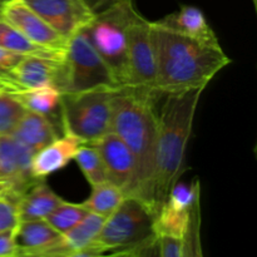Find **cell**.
Returning <instances> with one entry per match:
<instances>
[{
	"label": "cell",
	"mask_w": 257,
	"mask_h": 257,
	"mask_svg": "<svg viewBox=\"0 0 257 257\" xmlns=\"http://www.w3.org/2000/svg\"><path fill=\"white\" fill-rule=\"evenodd\" d=\"M158 256L161 257H186L185 242L181 237L170 233H157Z\"/></svg>",
	"instance_id": "4316f807"
},
{
	"label": "cell",
	"mask_w": 257,
	"mask_h": 257,
	"mask_svg": "<svg viewBox=\"0 0 257 257\" xmlns=\"http://www.w3.org/2000/svg\"><path fill=\"white\" fill-rule=\"evenodd\" d=\"M17 256L14 243V228L0 232V257Z\"/></svg>",
	"instance_id": "f546056e"
},
{
	"label": "cell",
	"mask_w": 257,
	"mask_h": 257,
	"mask_svg": "<svg viewBox=\"0 0 257 257\" xmlns=\"http://www.w3.org/2000/svg\"><path fill=\"white\" fill-rule=\"evenodd\" d=\"M34 153L12 135L0 137V180L12 186L18 200L30 185L38 181L32 173Z\"/></svg>",
	"instance_id": "9a60e30c"
},
{
	"label": "cell",
	"mask_w": 257,
	"mask_h": 257,
	"mask_svg": "<svg viewBox=\"0 0 257 257\" xmlns=\"http://www.w3.org/2000/svg\"><path fill=\"white\" fill-rule=\"evenodd\" d=\"M60 35L70 37L84 29L95 12L84 0H23Z\"/></svg>",
	"instance_id": "8fae6325"
},
{
	"label": "cell",
	"mask_w": 257,
	"mask_h": 257,
	"mask_svg": "<svg viewBox=\"0 0 257 257\" xmlns=\"http://www.w3.org/2000/svg\"><path fill=\"white\" fill-rule=\"evenodd\" d=\"M74 160L92 187L108 181L104 163H103L102 157H100L99 152H98L94 146H80L79 150L75 153Z\"/></svg>",
	"instance_id": "cb8c5ba5"
},
{
	"label": "cell",
	"mask_w": 257,
	"mask_h": 257,
	"mask_svg": "<svg viewBox=\"0 0 257 257\" xmlns=\"http://www.w3.org/2000/svg\"><path fill=\"white\" fill-rule=\"evenodd\" d=\"M27 112L25 105L14 93L0 90V137L13 135Z\"/></svg>",
	"instance_id": "d4e9b609"
},
{
	"label": "cell",
	"mask_w": 257,
	"mask_h": 257,
	"mask_svg": "<svg viewBox=\"0 0 257 257\" xmlns=\"http://www.w3.org/2000/svg\"><path fill=\"white\" fill-rule=\"evenodd\" d=\"M105 217L89 212L79 223L63 233V240L68 248V256H87L88 248L92 246L100 232Z\"/></svg>",
	"instance_id": "44dd1931"
},
{
	"label": "cell",
	"mask_w": 257,
	"mask_h": 257,
	"mask_svg": "<svg viewBox=\"0 0 257 257\" xmlns=\"http://www.w3.org/2000/svg\"><path fill=\"white\" fill-rule=\"evenodd\" d=\"M157 93L123 87L112 100V127L132 152L137 171L136 197L153 211V181L156 172L158 113L155 108ZM156 216V215H155Z\"/></svg>",
	"instance_id": "7a4b0ae2"
},
{
	"label": "cell",
	"mask_w": 257,
	"mask_h": 257,
	"mask_svg": "<svg viewBox=\"0 0 257 257\" xmlns=\"http://www.w3.org/2000/svg\"><path fill=\"white\" fill-rule=\"evenodd\" d=\"M158 23L193 39L201 40L208 44L220 45L216 33L210 27L203 13L196 7L182 5L180 12L167 15L163 19L158 20Z\"/></svg>",
	"instance_id": "ac0fdd59"
},
{
	"label": "cell",
	"mask_w": 257,
	"mask_h": 257,
	"mask_svg": "<svg viewBox=\"0 0 257 257\" xmlns=\"http://www.w3.org/2000/svg\"><path fill=\"white\" fill-rule=\"evenodd\" d=\"M2 18L19 30L30 42L48 49L65 53L67 38L53 29L23 0H9L5 3L2 10Z\"/></svg>",
	"instance_id": "4fadbf2b"
},
{
	"label": "cell",
	"mask_w": 257,
	"mask_h": 257,
	"mask_svg": "<svg viewBox=\"0 0 257 257\" xmlns=\"http://www.w3.org/2000/svg\"><path fill=\"white\" fill-rule=\"evenodd\" d=\"M0 47L22 55H34V57L49 58V59L64 60L65 53L48 49L30 42L27 37L15 29L12 24L0 17Z\"/></svg>",
	"instance_id": "7402d4cb"
},
{
	"label": "cell",
	"mask_w": 257,
	"mask_h": 257,
	"mask_svg": "<svg viewBox=\"0 0 257 257\" xmlns=\"http://www.w3.org/2000/svg\"><path fill=\"white\" fill-rule=\"evenodd\" d=\"M128 87L155 92L156 53L152 40V22L137 9L132 12L127 27ZM158 94V93H157Z\"/></svg>",
	"instance_id": "9c48e42d"
},
{
	"label": "cell",
	"mask_w": 257,
	"mask_h": 257,
	"mask_svg": "<svg viewBox=\"0 0 257 257\" xmlns=\"http://www.w3.org/2000/svg\"><path fill=\"white\" fill-rule=\"evenodd\" d=\"M135 9L133 0H117L95 13L92 22L84 28L92 44L122 87H128L127 27Z\"/></svg>",
	"instance_id": "5b68a950"
},
{
	"label": "cell",
	"mask_w": 257,
	"mask_h": 257,
	"mask_svg": "<svg viewBox=\"0 0 257 257\" xmlns=\"http://www.w3.org/2000/svg\"><path fill=\"white\" fill-rule=\"evenodd\" d=\"M114 92L93 89L62 93L63 133L69 132L84 145H92L110 132Z\"/></svg>",
	"instance_id": "ba28073f"
},
{
	"label": "cell",
	"mask_w": 257,
	"mask_h": 257,
	"mask_svg": "<svg viewBox=\"0 0 257 257\" xmlns=\"http://www.w3.org/2000/svg\"><path fill=\"white\" fill-rule=\"evenodd\" d=\"M125 196L117 186L110 182L93 186L89 197L82 203L89 212L97 213L103 217H109L122 203Z\"/></svg>",
	"instance_id": "603a6c76"
},
{
	"label": "cell",
	"mask_w": 257,
	"mask_h": 257,
	"mask_svg": "<svg viewBox=\"0 0 257 257\" xmlns=\"http://www.w3.org/2000/svg\"><path fill=\"white\" fill-rule=\"evenodd\" d=\"M4 196H12L15 201H18V198L15 197V195L12 191V186L9 185L5 181L0 180V197H4Z\"/></svg>",
	"instance_id": "1f68e13d"
},
{
	"label": "cell",
	"mask_w": 257,
	"mask_h": 257,
	"mask_svg": "<svg viewBox=\"0 0 257 257\" xmlns=\"http://www.w3.org/2000/svg\"><path fill=\"white\" fill-rule=\"evenodd\" d=\"M7 2H9V0H0V17H2V10H3V7H4V4Z\"/></svg>",
	"instance_id": "d6a6232c"
},
{
	"label": "cell",
	"mask_w": 257,
	"mask_h": 257,
	"mask_svg": "<svg viewBox=\"0 0 257 257\" xmlns=\"http://www.w3.org/2000/svg\"><path fill=\"white\" fill-rule=\"evenodd\" d=\"M19 222L17 201L10 196L0 197V232L14 228Z\"/></svg>",
	"instance_id": "83f0119b"
},
{
	"label": "cell",
	"mask_w": 257,
	"mask_h": 257,
	"mask_svg": "<svg viewBox=\"0 0 257 257\" xmlns=\"http://www.w3.org/2000/svg\"><path fill=\"white\" fill-rule=\"evenodd\" d=\"M253 5H255V8H257V0H252Z\"/></svg>",
	"instance_id": "836d02e7"
},
{
	"label": "cell",
	"mask_w": 257,
	"mask_h": 257,
	"mask_svg": "<svg viewBox=\"0 0 257 257\" xmlns=\"http://www.w3.org/2000/svg\"><path fill=\"white\" fill-rule=\"evenodd\" d=\"M24 57L25 55H22L19 53L12 52V50H8L5 48L0 47V84L9 77L10 72L14 69L15 65Z\"/></svg>",
	"instance_id": "f1b7e54d"
},
{
	"label": "cell",
	"mask_w": 257,
	"mask_h": 257,
	"mask_svg": "<svg viewBox=\"0 0 257 257\" xmlns=\"http://www.w3.org/2000/svg\"><path fill=\"white\" fill-rule=\"evenodd\" d=\"M59 128L45 115L28 110L13 132V137L38 152L59 137Z\"/></svg>",
	"instance_id": "d6986e66"
},
{
	"label": "cell",
	"mask_w": 257,
	"mask_h": 257,
	"mask_svg": "<svg viewBox=\"0 0 257 257\" xmlns=\"http://www.w3.org/2000/svg\"><path fill=\"white\" fill-rule=\"evenodd\" d=\"M200 181L177 182L155 217L156 233H170L185 242L186 256H202L200 241Z\"/></svg>",
	"instance_id": "8992f818"
},
{
	"label": "cell",
	"mask_w": 257,
	"mask_h": 257,
	"mask_svg": "<svg viewBox=\"0 0 257 257\" xmlns=\"http://www.w3.org/2000/svg\"><path fill=\"white\" fill-rule=\"evenodd\" d=\"M14 94L28 110L39 113L49 118L59 128L63 135L62 93L59 89L52 85H45V87L19 90V92H14Z\"/></svg>",
	"instance_id": "ffe728a7"
},
{
	"label": "cell",
	"mask_w": 257,
	"mask_h": 257,
	"mask_svg": "<svg viewBox=\"0 0 257 257\" xmlns=\"http://www.w3.org/2000/svg\"><path fill=\"white\" fill-rule=\"evenodd\" d=\"M64 200L47 185L45 180L35 181L18 200L19 221L44 220Z\"/></svg>",
	"instance_id": "e0dca14e"
},
{
	"label": "cell",
	"mask_w": 257,
	"mask_h": 257,
	"mask_svg": "<svg viewBox=\"0 0 257 257\" xmlns=\"http://www.w3.org/2000/svg\"><path fill=\"white\" fill-rule=\"evenodd\" d=\"M0 90H4V89H3V87H2V84H0Z\"/></svg>",
	"instance_id": "e575fe53"
},
{
	"label": "cell",
	"mask_w": 257,
	"mask_h": 257,
	"mask_svg": "<svg viewBox=\"0 0 257 257\" xmlns=\"http://www.w3.org/2000/svg\"><path fill=\"white\" fill-rule=\"evenodd\" d=\"M104 163L108 182L117 186L125 197L137 195V171L132 152L115 133L108 132L92 143Z\"/></svg>",
	"instance_id": "30bf717a"
},
{
	"label": "cell",
	"mask_w": 257,
	"mask_h": 257,
	"mask_svg": "<svg viewBox=\"0 0 257 257\" xmlns=\"http://www.w3.org/2000/svg\"><path fill=\"white\" fill-rule=\"evenodd\" d=\"M62 93L93 89L118 90L123 88L113 70L97 52L85 29L68 39L64 55Z\"/></svg>",
	"instance_id": "52a82bcc"
},
{
	"label": "cell",
	"mask_w": 257,
	"mask_h": 257,
	"mask_svg": "<svg viewBox=\"0 0 257 257\" xmlns=\"http://www.w3.org/2000/svg\"><path fill=\"white\" fill-rule=\"evenodd\" d=\"M84 143L72 133L64 132L62 136L34 153L32 160V173L37 180H45L57 171L67 167L74 160L79 147Z\"/></svg>",
	"instance_id": "2e32d148"
},
{
	"label": "cell",
	"mask_w": 257,
	"mask_h": 257,
	"mask_svg": "<svg viewBox=\"0 0 257 257\" xmlns=\"http://www.w3.org/2000/svg\"><path fill=\"white\" fill-rule=\"evenodd\" d=\"M17 256H68L63 235L45 220L19 221L14 227Z\"/></svg>",
	"instance_id": "5bb4252c"
},
{
	"label": "cell",
	"mask_w": 257,
	"mask_h": 257,
	"mask_svg": "<svg viewBox=\"0 0 257 257\" xmlns=\"http://www.w3.org/2000/svg\"><path fill=\"white\" fill-rule=\"evenodd\" d=\"M84 2L87 3V4L89 5V7L92 8L95 13H97V12H99V10H102L103 8H105V7H108L109 4H112V3L117 2V0H84Z\"/></svg>",
	"instance_id": "4dcf8cb0"
},
{
	"label": "cell",
	"mask_w": 257,
	"mask_h": 257,
	"mask_svg": "<svg viewBox=\"0 0 257 257\" xmlns=\"http://www.w3.org/2000/svg\"><path fill=\"white\" fill-rule=\"evenodd\" d=\"M88 213H89V211L82 203H72L63 201L44 220L63 235L72 227H74L77 223H79Z\"/></svg>",
	"instance_id": "484cf974"
},
{
	"label": "cell",
	"mask_w": 257,
	"mask_h": 257,
	"mask_svg": "<svg viewBox=\"0 0 257 257\" xmlns=\"http://www.w3.org/2000/svg\"><path fill=\"white\" fill-rule=\"evenodd\" d=\"M158 94L205 89L218 72L232 60L221 45L208 44L180 32L152 23Z\"/></svg>",
	"instance_id": "6da1fadb"
},
{
	"label": "cell",
	"mask_w": 257,
	"mask_h": 257,
	"mask_svg": "<svg viewBox=\"0 0 257 257\" xmlns=\"http://www.w3.org/2000/svg\"><path fill=\"white\" fill-rule=\"evenodd\" d=\"M205 89L166 94L158 113L156 172L153 181V211L157 215L173 186L186 170V151L192 135L193 120Z\"/></svg>",
	"instance_id": "3957f363"
},
{
	"label": "cell",
	"mask_w": 257,
	"mask_h": 257,
	"mask_svg": "<svg viewBox=\"0 0 257 257\" xmlns=\"http://www.w3.org/2000/svg\"><path fill=\"white\" fill-rule=\"evenodd\" d=\"M155 217V213L140 198L125 197L117 210L105 218L87 256L158 255Z\"/></svg>",
	"instance_id": "277c9868"
},
{
	"label": "cell",
	"mask_w": 257,
	"mask_h": 257,
	"mask_svg": "<svg viewBox=\"0 0 257 257\" xmlns=\"http://www.w3.org/2000/svg\"><path fill=\"white\" fill-rule=\"evenodd\" d=\"M64 60L49 59V58L25 55L9 77L2 83L4 90L19 92L32 88L52 85L62 93L63 78H64Z\"/></svg>",
	"instance_id": "7c38bea8"
}]
</instances>
